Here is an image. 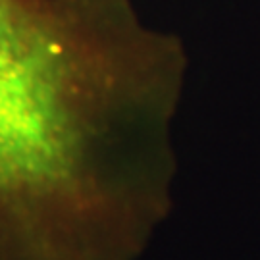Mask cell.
<instances>
[{
    "label": "cell",
    "mask_w": 260,
    "mask_h": 260,
    "mask_svg": "<svg viewBox=\"0 0 260 260\" xmlns=\"http://www.w3.org/2000/svg\"><path fill=\"white\" fill-rule=\"evenodd\" d=\"M187 64L133 0H0V260H141Z\"/></svg>",
    "instance_id": "1"
}]
</instances>
